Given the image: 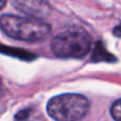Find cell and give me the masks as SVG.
Listing matches in <instances>:
<instances>
[{"mask_svg":"<svg viewBox=\"0 0 121 121\" xmlns=\"http://www.w3.org/2000/svg\"><path fill=\"white\" fill-rule=\"evenodd\" d=\"M5 4H6V2H5V1H0V10H1V9L3 8V6L5 5Z\"/></svg>","mask_w":121,"mask_h":121,"instance_id":"obj_8","label":"cell"},{"mask_svg":"<svg viewBox=\"0 0 121 121\" xmlns=\"http://www.w3.org/2000/svg\"><path fill=\"white\" fill-rule=\"evenodd\" d=\"M114 33H115L116 36H118V37H121V23H120V25H118L117 27L115 28V30H114Z\"/></svg>","mask_w":121,"mask_h":121,"instance_id":"obj_7","label":"cell"},{"mask_svg":"<svg viewBox=\"0 0 121 121\" xmlns=\"http://www.w3.org/2000/svg\"><path fill=\"white\" fill-rule=\"evenodd\" d=\"M111 114H112V117L116 121H121V99L117 100L112 105Z\"/></svg>","mask_w":121,"mask_h":121,"instance_id":"obj_6","label":"cell"},{"mask_svg":"<svg viewBox=\"0 0 121 121\" xmlns=\"http://www.w3.org/2000/svg\"><path fill=\"white\" fill-rule=\"evenodd\" d=\"M91 40L88 33L79 27H71L53 37L51 49L60 57L82 59L90 50Z\"/></svg>","mask_w":121,"mask_h":121,"instance_id":"obj_2","label":"cell"},{"mask_svg":"<svg viewBox=\"0 0 121 121\" xmlns=\"http://www.w3.org/2000/svg\"><path fill=\"white\" fill-rule=\"evenodd\" d=\"M0 29L14 39L37 43L46 39L51 28L42 19L4 14L0 17Z\"/></svg>","mask_w":121,"mask_h":121,"instance_id":"obj_1","label":"cell"},{"mask_svg":"<svg viewBox=\"0 0 121 121\" xmlns=\"http://www.w3.org/2000/svg\"><path fill=\"white\" fill-rule=\"evenodd\" d=\"M15 121H46L43 114L35 108H29L19 112Z\"/></svg>","mask_w":121,"mask_h":121,"instance_id":"obj_5","label":"cell"},{"mask_svg":"<svg viewBox=\"0 0 121 121\" xmlns=\"http://www.w3.org/2000/svg\"><path fill=\"white\" fill-rule=\"evenodd\" d=\"M13 5L20 12L28 15V17L38 18L46 16L50 13V5L43 1H15Z\"/></svg>","mask_w":121,"mask_h":121,"instance_id":"obj_4","label":"cell"},{"mask_svg":"<svg viewBox=\"0 0 121 121\" xmlns=\"http://www.w3.org/2000/svg\"><path fill=\"white\" fill-rule=\"evenodd\" d=\"M89 111V101L79 94H63L49 100L47 113L55 121H80Z\"/></svg>","mask_w":121,"mask_h":121,"instance_id":"obj_3","label":"cell"}]
</instances>
